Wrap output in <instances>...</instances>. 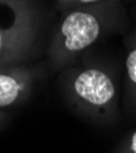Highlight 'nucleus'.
Instances as JSON below:
<instances>
[{
  "label": "nucleus",
  "instance_id": "6",
  "mask_svg": "<svg viewBox=\"0 0 136 153\" xmlns=\"http://www.w3.org/2000/svg\"><path fill=\"white\" fill-rule=\"evenodd\" d=\"M102 0H58V3L63 5H87V4H94Z\"/></svg>",
  "mask_w": 136,
  "mask_h": 153
},
{
  "label": "nucleus",
  "instance_id": "8",
  "mask_svg": "<svg viewBox=\"0 0 136 153\" xmlns=\"http://www.w3.org/2000/svg\"><path fill=\"white\" fill-rule=\"evenodd\" d=\"M0 119H1V114H0Z\"/></svg>",
  "mask_w": 136,
  "mask_h": 153
},
{
  "label": "nucleus",
  "instance_id": "4",
  "mask_svg": "<svg viewBox=\"0 0 136 153\" xmlns=\"http://www.w3.org/2000/svg\"><path fill=\"white\" fill-rule=\"evenodd\" d=\"M32 74L19 65L0 68V108L14 105L28 93Z\"/></svg>",
  "mask_w": 136,
  "mask_h": 153
},
{
  "label": "nucleus",
  "instance_id": "3",
  "mask_svg": "<svg viewBox=\"0 0 136 153\" xmlns=\"http://www.w3.org/2000/svg\"><path fill=\"white\" fill-rule=\"evenodd\" d=\"M71 90L82 104L103 108L115 97V87L109 76L100 69H86L72 79Z\"/></svg>",
  "mask_w": 136,
  "mask_h": 153
},
{
  "label": "nucleus",
  "instance_id": "7",
  "mask_svg": "<svg viewBox=\"0 0 136 153\" xmlns=\"http://www.w3.org/2000/svg\"><path fill=\"white\" fill-rule=\"evenodd\" d=\"M130 148H131V152H132V153H136V131H135V132H134V135H132Z\"/></svg>",
  "mask_w": 136,
  "mask_h": 153
},
{
  "label": "nucleus",
  "instance_id": "5",
  "mask_svg": "<svg viewBox=\"0 0 136 153\" xmlns=\"http://www.w3.org/2000/svg\"><path fill=\"white\" fill-rule=\"evenodd\" d=\"M126 70L130 81L136 85V48L131 50L126 59Z\"/></svg>",
  "mask_w": 136,
  "mask_h": 153
},
{
  "label": "nucleus",
  "instance_id": "1",
  "mask_svg": "<svg viewBox=\"0 0 136 153\" xmlns=\"http://www.w3.org/2000/svg\"><path fill=\"white\" fill-rule=\"evenodd\" d=\"M36 25L27 0H0V68L22 60L34 41Z\"/></svg>",
  "mask_w": 136,
  "mask_h": 153
},
{
  "label": "nucleus",
  "instance_id": "2",
  "mask_svg": "<svg viewBox=\"0 0 136 153\" xmlns=\"http://www.w3.org/2000/svg\"><path fill=\"white\" fill-rule=\"evenodd\" d=\"M100 34V19L90 11L74 10L60 25L51 47V56L61 65L93 44Z\"/></svg>",
  "mask_w": 136,
  "mask_h": 153
}]
</instances>
